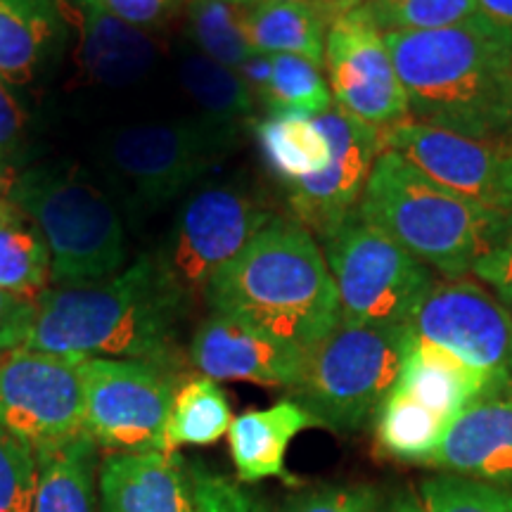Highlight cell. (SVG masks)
Wrapping results in <instances>:
<instances>
[{
    "label": "cell",
    "mask_w": 512,
    "mask_h": 512,
    "mask_svg": "<svg viewBox=\"0 0 512 512\" xmlns=\"http://www.w3.org/2000/svg\"><path fill=\"white\" fill-rule=\"evenodd\" d=\"M190 304L164 280L155 254L112 278L53 285L36 302L24 347L74 361L128 358L183 373L181 323Z\"/></svg>",
    "instance_id": "obj_1"
},
{
    "label": "cell",
    "mask_w": 512,
    "mask_h": 512,
    "mask_svg": "<svg viewBox=\"0 0 512 512\" xmlns=\"http://www.w3.org/2000/svg\"><path fill=\"white\" fill-rule=\"evenodd\" d=\"M411 119L475 140L512 136V31L484 15L384 34Z\"/></svg>",
    "instance_id": "obj_2"
},
{
    "label": "cell",
    "mask_w": 512,
    "mask_h": 512,
    "mask_svg": "<svg viewBox=\"0 0 512 512\" xmlns=\"http://www.w3.org/2000/svg\"><path fill=\"white\" fill-rule=\"evenodd\" d=\"M209 309L297 349H311L342 318L339 294L316 238L297 221L275 219L207 287Z\"/></svg>",
    "instance_id": "obj_3"
},
{
    "label": "cell",
    "mask_w": 512,
    "mask_h": 512,
    "mask_svg": "<svg viewBox=\"0 0 512 512\" xmlns=\"http://www.w3.org/2000/svg\"><path fill=\"white\" fill-rule=\"evenodd\" d=\"M356 214L444 278L472 273L512 223V214L453 195L392 150L377 157Z\"/></svg>",
    "instance_id": "obj_4"
},
{
    "label": "cell",
    "mask_w": 512,
    "mask_h": 512,
    "mask_svg": "<svg viewBox=\"0 0 512 512\" xmlns=\"http://www.w3.org/2000/svg\"><path fill=\"white\" fill-rule=\"evenodd\" d=\"M8 200L46 240L55 285L98 283L124 271V223L105 192L74 164L19 171L10 181Z\"/></svg>",
    "instance_id": "obj_5"
},
{
    "label": "cell",
    "mask_w": 512,
    "mask_h": 512,
    "mask_svg": "<svg viewBox=\"0 0 512 512\" xmlns=\"http://www.w3.org/2000/svg\"><path fill=\"white\" fill-rule=\"evenodd\" d=\"M413 342L411 325H368L339 318L328 335L304 351L290 399L320 427L358 432L375 420L394 392Z\"/></svg>",
    "instance_id": "obj_6"
},
{
    "label": "cell",
    "mask_w": 512,
    "mask_h": 512,
    "mask_svg": "<svg viewBox=\"0 0 512 512\" xmlns=\"http://www.w3.org/2000/svg\"><path fill=\"white\" fill-rule=\"evenodd\" d=\"M342 318L368 325H408L434 285V271L399 242L351 214L323 240Z\"/></svg>",
    "instance_id": "obj_7"
},
{
    "label": "cell",
    "mask_w": 512,
    "mask_h": 512,
    "mask_svg": "<svg viewBox=\"0 0 512 512\" xmlns=\"http://www.w3.org/2000/svg\"><path fill=\"white\" fill-rule=\"evenodd\" d=\"M275 219L247 183L207 185L178 211L155 261L166 283L192 306L216 273Z\"/></svg>",
    "instance_id": "obj_8"
},
{
    "label": "cell",
    "mask_w": 512,
    "mask_h": 512,
    "mask_svg": "<svg viewBox=\"0 0 512 512\" xmlns=\"http://www.w3.org/2000/svg\"><path fill=\"white\" fill-rule=\"evenodd\" d=\"M238 145V128L195 117L121 128L105 145L114 178L147 209L174 202Z\"/></svg>",
    "instance_id": "obj_9"
},
{
    "label": "cell",
    "mask_w": 512,
    "mask_h": 512,
    "mask_svg": "<svg viewBox=\"0 0 512 512\" xmlns=\"http://www.w3.org/2000/svg\"><path fill=\"white\" fill-rule=\"evenodd\" d=\"M83 430L107 453H166L164 437L183 373L128 358L81 361Z\"/></svg>",
    "instance_id": "obj_10"
},
{
    "label": "cell",
    "mask_w": 512,
    "mask_h": 512,
    "mask_svg": "<svg viewBox=\"0 0 512 512\" xmlns=\"http://www.w3.org/2000/svg\"><path fill=\"white\" fill-rule=\"evenodd\" d=\"M408 325L484 375L491 389L512 387V313L479 280H434Z\"/></svg>",
    "instance_id": "obj_11"
},
{
    "label": "cell",
    "mask_w": 512,
    "mask_h": 512,
    "mask_svg": "<svg viewBox=\"0 0 512 512\" xmlns=\"http://www.w3.org/2000/svg\"><path fill=\"white\" fill-rule=\"evenodd\" d=\"M0 425L34 451L86 432L81 361L27 347L0 354Z\"/></svg>",
    "instance_id": "obj_12"
},
{
    "label": "cell",
    "mask_w": 512,
    "mask_h": 512,
    "mask_svg": "<svg viewBox=\"0 0 512 512\" xmlns=\"http://www.w3.org/2000/svg\"><path fill=\"white\" fill-rule=\"evenodd\" d=\"M325 67L332 100L349 117L380 133L411 119L406 91L384 34L361 5L330 24L325 36Z\"/></svg>",
    "instance_id": "obj_13"
},
{
    "label": "cell",
    "mask_w": 512,
    "mask_h": 512,
    "mask_svg": "<svg viewBox=\"0 0 512 512\" xmlns=\"http://www.w3.org/2000/svg\"><path fill=\"white\" fill-rule=\"evenodd\" d=\"M382 147L453 195L512 214V136L475 140L406 119L382 133Z\"/></svg>",
    "instance_id": "obj_14"
},
{
    "label": "cell",
    "mask_w": 512,
    "mask_h": 512,
    "mask_svg": "<svg viewBox=\"0 0 512 512\" xmlns=\"http://www.w3.org/2000/svg\"><path fill=\"white\" fill-rule=\"evenodd\" d=\"M316 121L330 143V164L320 174L290 185L287 200L294 221L313 238L325 240L356 211L384 147L377 128L349 117L337 105L318 114Z\"/></svg>",
    "instance_id": "obj_15"
},
{
    "label": "cell",
    "mask_w": 512,
    "mask_h": 512,
    "mask_svg": "<svg viewBox=\"0 0 512 512\" xmlns=\"http://www.w3.org/2000/svg\"><path fill=\"white\" fill-rule=\"evenodd\" d=\"M304 351L226 313L211 311L192 332L188 363L209 380L290 389Z\"/></svg>",
    "instance_id": "obj_16"
},
{
    "label": "cell",
    "mask_w": 512,
    "mask_h": 512,
    "mask_svg": "<svg viewBox=\"0 0 512 512\" xmlns=\"http://www.w3.org/2000/svg\"><path fill=\"white\" fill-rule=\"evenodd\" d=\"M427 467L494 484H512V387L484 392L448 422Z\"/></svg>",
    "instance_id": "obj_17"
},
{
    "label": "cell",
    "mask_w": 512,
    "mask_h": 512,
    "mask_svg": "<svg viewBox=\"0 0 512 512\" xmlns=\"http://www.w3.org/2000/svg\"><path fill=\"white\" fill-rule=\"evenodd\" d=\"M57 5L67 29L76 34V55L88 79L121 88L150 72L157 60L150 31L110 15L95 0H57Z\"/></svg>",
    "instance_id": "obj_18"
},
{
    "label": "cell",
    "mask_w": 512,
    "mask_h": 512,
    "mask_svg": "<svg viewBox=\"0 0 512 512\" xmlns=\"http://www.w3.org/2000/svg\"><path fill=\"white\" fill-rule=\"evenodd\" d=\"M98 512H197L190 463L181 453H105Z\"/></svg>",
    "instance_id": "obj_19"
},
{
    "label": "cell",
    "mask_w": 512,
    "mask_h": 512,
    "mask_svg": "<svg viewBox=\"0 0 512 512\" xmlns=\"http://www.w3.org/2000/svg\"><path fill=\"white\" fill-rule=\"evenodd\" d=\"M67 34L57 0H0V79L8 86L41 79Z\"/></svg>",
    "instance_id": "obj_20"
},
{
    "label": "cell",
    "mask_w": 512,
    "mask_h": 512,
    "mask_svg": "<svg viewBox=\"0 0 512 512\" xmlns=\"http://www.w3.org/2000/svg\"><path fill=\"white\" fill-rule=\"evenodd\" d=\"M320 427L309 411L292 399L273 403L264 411H247L233 420L228 430L230 458L240 484L264 479H287V448L299 432Z\"/></svg>",
    "instance_id": "obj_21"
},
{
    "label": "cell",
    "mask_w": 512,
    "mask_h": 512,
    "mask_svg": "<svg viewBox=\"0 0 512 512\" xmlns=\"http://www.w3.org/2000/svg\"><path fill=\"white\" fill-rule=\"evenodd\" d=\"M396 387L451 422L472 401L489 392L491 384L446 349L413 335Z\"/></svg>",
    "instance_id": "obj_22"
},
{
    "label": "cell",
    "mask_w": 512,
    "mask_h": 512,
    "mask_svg": "<svg viewBox=\"0 0 512 512\" xmlns=\"http://www.w3.org/2000/svg\"><path fill=\"white\" fill-rule=\"evenodd\" d=\"M100 446L86 432L36 448V496L31 512H98Z\"/></svg>",
    "instance_id": "obj_23"
},
{
    "label": "cell",
    "mask_w": 512,
    "mask_h": 512,
    "mask_svg": "<svg viewBox=\"0 0 512 512\" xmlns=\"http://www.w3.org/2000/svg\"><path fill=\"white\" fill-rule=\"evenodd\" d=\"M328 19L313 3H254L247 15V41L259 55H297L325 64Z\"/></svg>",
    "instance_id": "obj_24"
},
{
    "label": "cell",
    "mask_w": 512,
    "mask_h": 512,
    "mask_svg": "<svg viewBox=\"0 0 512 512\" xmlns=\"http://www.w3.org/2000/svg\"><path fill=\"white\" fill-rule=\"evenodd\" d=\"M266 164L280 181L294 185L330 164V143L316 117L302 112H271L256 124Z\"/></svg>",
    "instance_id": "obj_25"
},
{
    "label": "cell",
    "mask_w": 512,
    "mask_h": 512,
    "mask_svg": "<svg viewBox=\"0 0 512 512\" xmlns=\"http://www.w3.org/2000/svg\"><path fill=\"white\" fill-rule=\"evenodd\" d=\"M373 422L375 448L380 456L420 465H425L437 451L448 427L441 415L422 406L401 387H394V392L384 399Z\"/></svg>",
    "instance_id": "obj_26"
},
{
    "label": "cell",
    "mask_w": 512,
    "mask_h": 512,
    "mask_svg": "<svg viewBox=\"0 0 512 512\" xmlns=\"http://www.w3.org/2000/svg\"><path fill=\"white\" fill-rule=\"evenodd\" d=\"M178 79L185 93L200 107L202 117L230 128H240L254 117L256 102L245 79L235 69L209 60L200 50H185L178 62Z\"/></svg>",
    "instance_id": "obj_27"
},
{
    "label": "cell",
    "mask_w": 512,
    "mask_h": 512,
    "mask_svg": "<svg viewBox=\"0 0 512 512\" xmlns=\"http://www.w3.org/2000/svg\"><path fill=\"white\" fill-rule=\"evenodd\" d=\"M50 285L53 261L46 240L8 200L0 211V290L36 304Z\"/></svg>",
    "instance_id": "obj_28"
},
{
    "label": "cell",
    "mask_w": 512,
    "mask_h": 512,
    "mask_svg": "<svg viewBox=\"0 0 512 512\" xmlns=\"http://www.w3.org/2000/svg\"><path fill=\"white\" fill-rule=\"evenodd\" d=\"M233 425L230 401L216 380L192 377L185 380L174 396L169 422H166V453L181 446H209L228 434Z\"/></svg>",
    "instance_id": "obj_29"
},
{
    "label": "cell",
    "mask_w": 512,
    "mask_h": 512,
    "mask_svg": "<svg viewBox=\"0 0 512 512\" xmlns=\"http://www.w3.org/2000/svg\"><path fill=\"white\" fill-rule=\"evenodd\" d=\"M254 0H185L188 38L223 67L238 69L254 55L247 41V15Z\"/></svg>",
    "instance_id": "obj_30"
},
{
    "label": "cell",
    "mask_w": 512,
    "mask_h": 512,
    "mask_svg": "<svg viewBox=\"0 0 512 512\" xmlns=\"http://www.w3.org/2000/svg\"><path fill=\"white\" fill-rule=\"evenodd\" d=\"M261 105L271 112H302L318 117L328 112L335 100L318 64L297 55H271V81Z\"/></svg>",
    "instance_id": "obj_31"
},
{
    "label": "cell",
    "mask_w": 512,
    "mask_h": 512,
    "mask_svg": "<svg viewBox=\"0 0 512 512\" xmlns=\"http://www.w3.org/2000/svg\"><path fill=\"white\" fill-rule=\"evenodd\" d=\"M415 498L425 512H512V484L482 482L448 472L420 479Z\"/></svg>",
    "instance_id": "obj_32"
},
{
    "label": "cell",
    "mask_w": 512,
    "mask_h": 512,
    "mask_svg": "<svg viewBox=\"0 0 512 512\" xmlns=\"http://www.w3.org/2000/svg\"><path fill=\"white\" fill-rule=\"evenodd\" d=\"M361 8L382 34L446 29L479 15L475 0H366Z\"/></svg>",
    "instance_id": "obj_33"
},
{
    "label": "cell",
    "mask_w": 512,
    "mask_h": 512,
    "mask_svg": "<svg viewBox=\"0 0 512 512\" xmlns=\"http://www.w3.org/2000/svg\"><path fill=\"white\" fill-rule=\"evenodd\" d=\"M36 479V451L0 425V512L34 510Z\"/></svg>",
    "instance_id": "obj_34"
},
{
    "label": "cell",
    "mask_w": 512,
    "mask_h": 512,
    "mask_svg": "<svg viewBox=\"0 0 512 512\" xmlns=\"http://www.w3.org/2000/svg\"><path fill=\"white\" fill-rule=\"evenodd\" d=\"M384 494L375 484H318L285 498L275 512H377Z\"/></svg>",
    "instance_id": "obj_35"
},
{
    "label": "cell",
    "mask_w": 512,
    "mask_h": 512,
    "mask_svg": "<svg viewBox=\"0 0 512 512\" xmlns=\"http://www.w3.org/2000/svg\"><path fill=\"white\" fill-rule=\"evenodd\" d=\"M190 475L197 512H264L240 482L209 470L207 465L190 463Z\"/></svg>",
    "instance_id": "obj_36"
},
{
    "label": "cell",
    "mask_w": 512,
    "mask_h": 512,
    "mask_svg": "<svg viewBox=\"0 0 512 512\" xmlns=\"http://www.w3.org/2000/svg\"><path fill=\"white\" fill-rule=\"evenodd\" d=\"M472 273L482 285H489L491 292L508 306L512 313V223L498 238L491 249L479 256L472 266Z\"/></svg>",
    "instance_id": "obj_37"
},
{
    "label": "cell",
    "mask_w": 512,
    "mask_h": 512,
    "mask_svg": "<svg viewBox=\"0 0 512 512\" xmlns=\"http://www.w3.org/2000/svg\"><path fill=\"white\" fill-rule=\"evenodd\" d=\"M27 147V114L12 88L0 79V166L12 174V166Z\"/></svg>",
    "instance_id": "obj_38"
},
{
    "label": "cell",
    "mask_w": 512,
    "mask_h": 512,
    "mask_svg": "<svg viewBox=\"0 0 512 512\" xmlns=\"http://www.w3.org/2000/svg\"><path fill=\"white\" fill-rule=\"evenodd\" d=\"M95 3L133 27L150 31L169 22L185 0H95Z\"/></svg>",
    "instance_id": "obj_39"
},
{
    "label": "cell",
    "mask_w": 512,
    "mask_h": 512,
    "mask_svg": "<svg viewBox=\"0 0 512 512\" xmlns=\"http://www.w3.org/2000/svg\"><path fill=\"white\" fill-rule=\"evenodd\" d=\"M34 316V302H27V299H19L15 294L0 290V354L24 347Z\"/></svg>",
    "instance_id": "obj_40"
},
{
    "label": "cell",
    "mask_w": 512,
    "mask_h": 512,
    "mask_svg": "<svg viewBox=\"0 0 512 512\" xmlns=\"http://www.w3.org/2000/svg\"><path fill=\"white\" fill-rule=\"evenodd\" d=\"M479 15L498 24V27L512 31V0H475Z\"/></svg>",
    "instance_id": "obj_41"
},
{
    "label": "cell",
    "mask_w": 512,
    "mask_h": 512,
    "mask_svg": "<svg viewBox=\"0 0 512 512\" xmlns=\"http://www.w3.org/2000/svg\"><path fill=\"white\" fill-rule=\"evenodd\" d=\"M377 512H425L420 508L418 498H415V491L396 489L389 496L382 498V505Z\"/></svg>",
    "instance_id": "obj_42"
},
{
    "label": "cell",
    "mask_w": 512,
    "mask_h": 512,
    "mask_svg": "<svg viewBox=\"0 0 512 512\" xmlns=\"http://www.w3.org/2000/svg\"><path fill=\"white\" fill-rule=\"evenodd\" d=\"M12 178H15V174H10L8 169L0 166V211L8 207V190H10Z\"/></svg>",
    "instance_id": "obj_43"
},
{
    "label": "cell",
    "mask_w": 512,
    "mask_h": 512,
    "mask_svg": "<svg viewBox=\"0 0 512 512\" xmlns=\"http://www.w3.org/2000/svg\"><path fill=\"white\" fill-rule=\"evenodd\" d=\"M254 3H313V0H254Z\"/></svg>",
    "instance_id": "obj_44"
}]
</instances>
